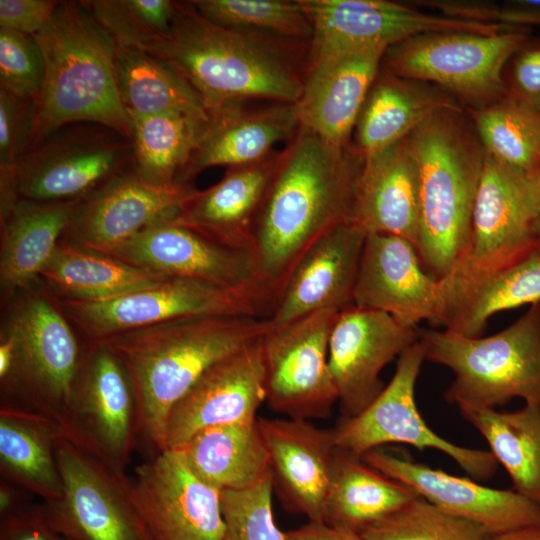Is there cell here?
Returning a JSON list of instances; mask_svg holds the SVG:
<instances>
[{"label": "cell", "mask_w": 540, "mask_h": 540, "mask_svg": "<svg viewBox=\"0 0 540 540\" xmlns=\"http://www.w3.org/2000/svg\"><path fill=\"white\" fill-rule=\"evenodd\" d=\"M364 155L299 127L278 162L258 212L251 257L270 309L292 268L324 234L354 223Z\"/></svg>", "instance_id": "obj_1"}, {"label": "cell", "mask_w": 540, "mask_h": 540, "mask_svg": "<svg viewBox=\"0 0 540 540\" xmlns=\"http://www.w3.org/2000/svg\"><path fill=\"white\" fill-rule=\"evenodd\" d=\"M113 37L164 62L184 78L213 114L247 99L297 103L303 91L284 44L221 27L189 2H175L161 34L131 31Z\"/></svg>", "instance_id": "obj_2"}, {"label": "cell", "mask_w": 540, "mask_h": 540, "mask_svg": "<svg viewBox=\"0 0 540 540\" xmlns=\"http://www.w3.org/2000/svg\"><path fill=\"white\" fill-rule=\"evenodd\" d=\"M265 317L204 315L115 334L94 343L123 366L137 403L141 434L166 449L170 411L201 375L220 360L261 339Z\"/></svg>", "instance_id": "obj_3"}, {"label": "cell", "mask_w": 540, "mask_h": 540, "mask_svg": "<svg viewBox=\"0 0 540 540\" xmlns=\"http://www.w3.org/2000/svg\"><path fill=\"white\" fill-rule=\"evenodd\" d=\"M35 38L45 74L35 102L29 150L75 122L107 127L130 140L129 119L116 83L112 34L81 1H61Z\"/></svg>", "instance_id": "obj_4"}, {"label": "cell", "mask_w": 540, "mask_h": 540, "mask_svg": "<svg viewBox=\"0 0 540 540\" xmlns=\"http://www.w3.org/2000/svg\"><path fill=\"white\" fill-rule=\"evenodd\" d=\"M407 140L419 170L416 249L425 269L443 279L469 251L485 150L459 107L437 112Z\"/></svg>", "instance_id": "obj_5"}, {"label": "cell", "mask_w": 540, "mask_h": 540, "mask_svg": "<svg viewBox=\"0 0 540 540\" xmlns=\"http://www.w3.org/2000/svg\"><path fill=\"white\" fill-rule=\"evenodd\" d=\"M418 341L425 360L453 371L445 399L459 409H495L515 397L540 406V302L488 337L423 329Z\"/></svg>", "instance_id": "obj_6"}, {"label": "cell", "mask_w": 540, "mask_h": 540, "mask_svg": "<svg viewBox=\"0 0 540 540\" xmlns=\"http://www.w3.org/2000/svg\"><path fill=\"white\" fill-rule=\"evenodd\" d=\"M529 38L527 28L426 33L388 47L381 67L400 78L436 83L483 107L508 95L503 68Z\"/></svg>", "instance_id": "obj_7"}, {"label": "cell", "mask_w": 540, "mask_h": 540, "mask_svg": "<svg viewBox=\"0 0 540 540\" xmlns=\"http://www.w3.org/2000/svg\"><path fill=\"white\" fill-rule=\"evenodd\" d=\"M13 342L14 362L1 380L11 396L2 403L61 420L73 393L84 357L61 312L39 296L13 312L5 333Z\"/></svg>", "instance_id": "obj_8"}, {"label": "cell", "mask_w": 540, "mask_h": 540, "mask_svg": "<svg viewBox=\"0 0 540 540\" xmlns=\"http://www.w3.org/2000/svg\"><path fill=\"white\" fill-rule=\"evenodd\" d=\"M424 360L419 341L399 356L392 379L376 399L357 415L342 417L332 429L338 450L362 458L387 443L407 444L420 450L436 449L472 478L489 479L498 468L490 451L462 447L444 439L419 413L415 386Z\"/></svg>", "instance_id": "obj_9"}, {"label": "cell", "mask_w": 540, "mask_h": 540, "mask_svg": "<svg viewBox=\"0 0 540 540\" xmlns=\"http://www.w3.org/2000/svg\"><path fill=\"white\" fill-rule=\"evenodd\" d=\"M56 455L63 492L59 499L43 504L67 540H154L126 474L114 471L61 433Z\"/></svg>", "instance_id": "obj_10"}, {"label": "cell", "mask_w": 540, "mask_h": 540, "mask_svg": "<svg viewBox=\"0 0 540 540\" xmlns=\"http://www.w3.org/2000/svg\"><path fill=\"white\" fill-rule=\"evenodd\" d=\"M60 433L114 471L126 474L141 433L128 376L105 346L94 343L83 359Z\"/></svg>", "instance_id": "obj_11"}, {"label": "cell", "mask_w": 540, "mask_h": 540, "mask_svg": "<svg viewBox=\"0 0 540 540\" xmlns=\"http://www.w3.org/2000/svg\"><path fill=\"white\" fill-rule=\"evenodd\" d=\"M340 312L322 310L262 337L268 407L288 418L327 419L338 395L328 365L332 328Z\"/></svg>", "instance_id": "obj_12"}, {"label": "cell", "mask_w": 540, "mask_h": 540, "mask_svg": "<svg viewBox=\"0 0 540 540\" xmlns=\"http://www.w3.org/2000/svg\"><path fill=\"white\" fill-rule=\"evenodd\" d=\"M65 314L94 342L122 332L204 315L258 316L264 307L242 293L205 281L167 276L103 300H61Z\"/></svg>", "instance_id": "obj_13"}, {"label": "cell", "mask_w": 540, "mask_h": 540, "mask_svg": "<svg viewBox=\"0 0 540 540\" xmlns=\"http://www.w3.org/2000/svg\"><path fill=\"white\" fill-rule=\"evenodd\" d=\"M313 28L308 63L434 32L496 34L507 27L425 13L387 0H300Z\"/></svg>", "instance_id": "obj_14"}, {"label": "cell", "mask_w": 540, "mask_h": 540, "mask_svg": "<svg viewBox=\"0 0 540 540\" xmlns=\"http://www.w3.org/2000/svg\"><path fill=\"white\" fill-rule=\"evenodd\" d=\"M539 214L540 172L519 170L485 152L469 251L455 268L490 270L523 256L539 240Z\"/></svg>", "instance_id": "obj_15"}, {"label": "cell", "mask_w": 540, "mask_h": 540, "mask_svg": "<svg viewBox=\"0 0 540 540\" xmlns=\"http://www.w3.org/2000/svg\"><path fill=\"white\" fill-rule=\"evenodd\" d=\"M109 128L49 136L27 151L17 166V191L38 202L79 200L110 181L133 159L130 140Z\"/></svg>", "instance_id": "obj_16"}, {"label": "cell", "mask_w": 540, "mask_h": 540, "mask_svg": "<svg viewBox=\"0 0 540 540\" xmlns=\"http://www.w3.org/2000/svg\"><path fill=\"white\" fill-rule=\"evenodd\" d=\"M138 510L154 540H221V490L199 478L181 449H166L134 469Z\"/></svg>", "instance_id": "obj_17"}, {"label": "cell", "mask_w": 540, "mask_h": 540, "mask_svg": "<svg viewBox=\"0 0 540 540\" xmlns=\"http://www.w3.org/2000/svg\"><path fill=\"white\" fill-rule=\"evenodd\" d=\"M106 255L161 275L231 289L269 307L248 252L219 244L172 218L146 227Z\"/></svg>", "instance_id": "obj_18"}, {"label": "cell", "mask_w": 540, "mask_h": 540, "mask_svg": "<svg viewBox=\"0 0 540 540\" xmlns=\"http://www.w3.org/2000/svg\"><path fill=\"white\" fill-rule=\"evenodd\" d=\"M355 307L385 312L405 326L421 321L443 325L445 285L422 264L409 240L366 234L354 293Z\"/></svg>", "instance_id": "obj_19"}, {"label": "cell", "mask_w": 540, "mask_h": 540, "mask_svg": "<svg viewBox=\"0 0 540 540\" xmlns=\"http://www.w3.org/2000/svg\"><path fill=\"white\" fill-rule=\"evenodd\" d=\"M418 341V329L377 310L351 307L332 328L328 365L342 417L363 411L384 389L383 368Z\"/></svg>", "instance_id": "obj_20"}, {"label": "cell", "mask_w": 540, "mask_h": 540, "mask_svg": "<svg viewBox=\"0 0 540 540\" xmlns=\"http://www.w3.org/2000/svg\"><path fill=\"white\" fill-rule=\"evenodd\" d=\"M273 492L284 510L322 522L338 448L333 430L309 420L258 417Z\"/></svg>", "instance_id": "obj_21"}, {"label": "cell", "mask_w": 540, "mask_h": 540, "mask_svg": "<svg viewBox=\"0 0 540 540\" xmlns=\"http://www.w3.org/2000/svg\"><path fill=\"white\" fill-rule=\"evenodd\" d=\"M362 458L444 512L474 522L489 534L540 526V505L515 490L483 486L379 449Z\"/></svg>", "instance_id": "obj_22"}, {"label": "cell", "mask_w": 540, "mask_h": 540, "mask_svg": "<svg viewBox=\"0 0 540 540\" xmlns=\"http://www.w3.org/2000/svg\"><path fill=\"white\" fill-rule=\"evenodd\" d=\"M261 341L212 365L175 404L167 420L166 449L182 447L208 427L257 418L266 399Z\"/></svg>", "instance_id": "obj_23"}, {"label": "cell", "mask_w": 540, "mask_h": 540, "mask_svg": "<svg viewBox=\"0 0 540 540\" xmlns=\"http://www.w3.org/2000/svg\"><path fill=\"white\" fill-rule=\"evenodd\" d=\"M195 190L152 184L134 171L120 174L78 200L68 229L77 245L107 254L146 227L174 217Z\"/></svg>", "instance_id": "obj_24"}, {"label": "cell", "mask_w": 540, "mask_h": 540, "mask_svg": "<svg viewBox=\"0 0 540 540\" xmlns=\"http://www.w3.org/2000/svg\"><path fill=\"white\" fill-rule=\"evenodd\" d=\"M366 233L339 225L314 242L285 280L267 319L277 327L322 310L354 306L353 293Z\"/></svg>", "instance_id": "obj_25"}, {"label": "cell", "mask_w": 540, "mask_h": 540, "mask_svg": "<svg viewBox=\"0 0 540 540\" xmlns=\"http://www.w3.org/2000/svg\"><path fill=\"white\" fill-rule=\"evenodd\" d=\"M386 49L364 47L308 63L302 95L296 103L300 126L332 144H350Z\"/></svg>", "instance_id": "obj_26"}, {"label": "cell", "mask_w": 540, "mask_h": 540, "mask_svg": "<svg viewBox=\"0 0 540 540\" xmlns=\"http://www.w3.org/2000/svg\"><path fill=\"white\" fill-rule=\"evenodd\" d=\"M279 152L227 169L210 188L195 190L172 220L205 237L250 254L254 224L274 174ZM251 255V254H250Z\"/></svg>", "instance_id": "obj_27"}, {"label": "cell", "mask_w": 540, "mask_h": 540, "mask_svg": "<svg viewBox=\"0 0 540 540\" xmlns=\"http://www.w3.org/2000/svg\"><path fill=\"white\" fill-rule=\"evenodd\" d=\"M446 329L480 337L496 313L540 302V239L518 259L498 268H455L443 278Z\"/></svg>", "instance_id": "obj_28"}, {"label": "cell", "mask_w": 540, "mask_h": 540, "mask_svg": "<svg viewBox=\"0 0 540 540\" xmlns=\"http://www.w3.org/2000/svg\"><path fill=\"white\" fill-rule=\"evenodd\" d=\"M419 187L418 165L407 137L364 156L354 223L366 234L400 236L416 247Z\"/></svg>", "instance_id": "obj_29"}, {"label": "cell", "mask_w": 540, "mask_h": 540, "mask_svg": "<svg viewBox=\"0 0 540 540\" xmlns=\"http://www.w3.org/2000/svg\"><path fill=\"white\" fill-rule=\"evenodd\" d=\"M299 127L295 103H276L251 112L239 104L217 111L179 183L189 185L193 177L210 167L231 168L260 161L273 152L276 143L290 140Z\"/></svg>", "instance_id": "obj_30"}, {"label": "cell", "mask_w": 540, "mask_h": 540, "mask_svg": "<svg viewBox=\"0 0 540 540\" xmlns=\"http://www.w3.org/2000/svg\"><path fill=\"white\" fill-rule=\"evenodd\" d=\"M59 424L49 416L8 403L0 406V476L48 503L63 482L56 455Z\"/></svg>", "instance_id": "obj_31"}, {"label": "cell", "mask_w": 540, "mask_h": 540, "mask_svg": "<svg viewBox=\"0 0 540 540\" xmlns=\"http://www.w3.org/2000/svg\"><path fill=\"white\" fill-rule=\"evenodd\" d=\"M380 69L354 128L356 148L370 155L405 139L437 112L458 107L438 91Z\"/></svg>", "instance_id": "obj_32"}, {"label": "cell", "mask_w": 540, "mask_h": 540, "mask_svg": "<svg viewBox=\"0 0 540 540\" xmlns=\"http://www.w3.org/2000/svg\"><path fill=\"white\" fill-rule=\"evenodd\" d=\"M257 418L208 427L178 449L203 481L220 490L250 489L271 477Z\"/></svg>", "instance_id": "obj_33"}, {"label": "cell", "mask_w": 540, "mask_h": 540, "mask_svg": "<svg viewBox=\"0 0 540 540\" xmlns=\"http://www.w3.org/2000/svg\"><path fill=\"white\" fill-rule=\"evenodd\" d=\"M77 202L17 201L2 221L0 279L5 292L24 288L40 276L69 228Z\"/></svg>", "instance_id": "obj_34"}, {"label": "cell", "mask_w": 540, "mask_h": 540, "mask_svg": "<svg viewBox=\"0 0 540 540\" xmlns=\"http://www.w3.org/2000/svg\"><path fill=\"white\" fill-rule=\"evenodd\" d=\"M419 497L411 487L338 450L322 522L360 534Z\"/></svg>", "instance_id": "obj_35"}, {"label": "cell", "mask_w": 540, "mask_h": 540, "mask_svg": "<svg viewBox=\"0 0 540 540\" xmlns=\"http://www.w3.org/2000/svg\"><path fill=\"white\" fill-rule=\"evenodd\" d=\"M113 36V35H112ZM114 69L126 111L174 113L211 120L212 113L194 88L154 56L114 38Z\"/></svg>", "instance_id": "obj_36"}, {"label": "cell", "mask_w": 540, "mask_h": 540, "mask_svg": "<svg viewBox=\"0 0 540 540\" xmlns=\"http://www.w3.org/2000/svg\"><path fill=\"white\" fill-rule=\"evenodd\" d=\"M126 112L134 172L152 184H180V176L211 120L174 113L143 115Z\"/></svg>", "instance_id": "obj_37"}, {"label": "cell", "mask_w": 540, "mask_h": 540, "mask_svg": "<svg viewBox=\"0 0 540 540\" xmlns=\"http://www.w3.org/2000/svg\"><path fill=\"white\" fill-rule=\"evenodd\" d=\"M65 299L103 300L152 286L165 275L79 245H58L40 273Z\"/></svg>", "instance_id": "obj_38"}, {"label": "cell", "mask_w": 540, "mask_h": 540, "mask_svg": "<svg viewBox=\"0 0 540 540\" xmlns=\"http://www.w3.org/2000/svg\"><path fill=\"white\" fill-rule=\"evenodd\" d=\"M509 474L514 490L540 505V406L525 403L513 412L461 408Z\"/></svg>", "instance_id": "obj_39"}, {"label": "cell", "mask_w": 540, "mask_h": 540, "mask_svg": "<svg viewBox=\"0 0 540 540\" xmlns=\"http://www.w3.org/2000/svg\"><path fill=\"white\" fill-rule=\"evenodd\" d=\"M471 116L486 153L519 170L540 172V112L507 95Z\"/></svg>", "instance_id": "obj_40"}, {"label": "cell", "mask_w": 540, "mask_h": 540, "mask_svg": "<svg viewBox=\"0 0 540 540\" xmlns=\"http://www.w3.org/2000/svg\"><path fill=\"white\" fill-rule=\"evenodd\" d=\"M190 3L203 17L230 30L282 43L312 38L313 28L300 0H196Z\"/></svg>", "instance_id": "obj_41"}, {"label": "cell", "mask_w": 540, "mask_h": 540, "mask_svg": "<svg viewBox=\"0 0 540 540\" xmlns=\"http://www.w3.org/2000/svg\"><path fill=\"white\" fill-rule=\"evenodd\" d=\"M480 525L444 512L422 497L365 528V540H485Z\"/></svg>", "instance_id": "obj_42"}, {"label": "cell", "mask_w": 540, "mask_h": 540, "mask_svg": "<svg viewBox=\"0 0 540 540\" xmlns=\"http://www.w3.org/2000/svg\"><path fill=\"white\" fill-rule=\"evenodd\" d=\"M272 496L271 477L247 490H221V540H285L274 520Z\"/></svg>", "instance_id": "obj_43"}, {"label": "cell", "mask_w": 540, "mask_h": 540, "mask_svg": "<svg viewBox=\"0 0 540 540\" xmlns=\"http://www.w3.org/2000/svg\"><path fill=\"white\" fill-rule=\"evenodd\" d=\"M44 60L35 36L0 28V88L36 101L44 81Z\"/></svg>", "instance_id": "obj_44"}, {"label": "cell", "mask_w": 540, "mask_h": 540, "mask_svg": "<svg viewBox=\"0 0 540 540\" xmlns=\"http://www.w3.org/2000/svg\"><path fill=\"white\" fill-rule=\"evenodd\" d=\"M34 100L0 88V195L17 194V166L30 147L35 119Z\"/></svg>", "instance_id": "obj_45"}, {"label": "cell", "mask_w": 540, "mask_h": 540, "mask_svg": "<svg viewBox=\"0 0 540 540\" xmlns=\"http://www.w3.org/2000/svg\"><path fill=\"white\" fill-rule=\"evenodd\" d=\"M0 540H67L51 522L42 501L0 516Z\"/></svg>", "instance_id": "obj_46"}, {"label": "cell", "mask_w": 540, "mask_h": 540, "mask_svg": "<svg viewBox=\"0 0 540 540\" xmlns=\"http://www.w3.org/2000/svg\"><path fill=\"white\" fill-rule=\"evenodd\" d=\"M510 97L540 112V39L529 40L513 56Z\"/></svg>", "instance_id": "obj_47"}, {"label": "cell", "mask_w": 540, "mask_h": 540, "mask_svg": "<svg viewBox=\"0 0 540 540\" xmlns=\"http://www.w3.org/2000/svg\"><path fill=\"white\" fill-rule=\"evenodd\" d=\"M59 1L0 0V28L35 36L49 22Z\"/></svg>", "instance_id": "obj_48"}, {"label": "cell", "mask_w": 540, "mask_h": 540, "mask_svg": "<svg viewBox=\"0 0 540 540\" xmlns=\"http://www.w3.org/2000/svg\"><path fill=\"white\" fill-rule=\"evenodd\" d=\"M285 540H365L360 534L340 530L323 522L308 521L285 532Z\"/></svg>", "instance_id": "obj_49"}, {"label": "cell", "mask_w": 540, "mask_h": 540, "mask_svg": "<svg viewBox=\"0 0 540 540\" xmlns=\"http://www.w3.org/2000/svg\"><path fill=\"white\" fill-rule=\"evenodd\" d=\"M31 496L22 488L0 479V516L14 512L30 503Z\"/></svg>", "instance_id": "obj_50"}, {"label": "cell", "mask_w": 540, "mask_h": 540, "mask_svg": "<svg viewBox=\"0 0 540 540\" xmlns=\"http://www.w3.org/2000/svg\"><path fill=\"white\" fill-rule=\"evenodd\" d=\"M485 540H540V526H531L488 534Z\"/></svg>", "instance_id": "obj_51"}, {"label": "cell", "mask_w": 540, "mask_h": 540, "mask_svg": "<svg viewBox=\"0 0 540 540\" xmlns=\"http://www.w3.org/2000/svg\"><path fill=\"white\" fill-rule=\"evenodd\" d=\"M534 234L537 238L540 239V214L538 216V219L535 223V227H534Z\"/></svg>", "instance_id": "obj_52"}]
</instances>
